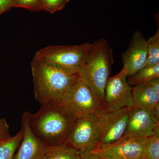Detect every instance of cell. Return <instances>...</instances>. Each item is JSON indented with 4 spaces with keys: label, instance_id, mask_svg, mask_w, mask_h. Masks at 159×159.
Returning a JSON list of instances; mask_svg holds the SVG:
<instances>
[{
    "label": "cell",
    "instance_id": "cell-1",
    "mask_svg": "<svg viewBox=\"0 0 159 159\" xmlns=\"http://www.w3.org/2000/svg\"><path fill=\"white\" fill-rule=\"evenodd\" d=\"M31 66L34 98L41 106L60 102L79 77L34 58Z\"/></svg>",
    "mask_w": 159,
    "mask_h": 159
},
{
    "label": "cell",
    "instance_id": "cell-2",
    "mask_svg": "<svg viewBox=\"0 0 159 159\" xmlns=\"http://www.w3.org/2000/svg\"><path fill=\"white\" fill-rule=\"evenodd\" d=\"M77 118L64 110L58 103L41 106L37 112H30L32 131L47 146L65 144Z\"/></svg>",
    "mask_w": 159,
    "mask_h": 159
},
{
    "label": "cell",
    "instance_id": "cell-3",
    "mask_svg": "<svg viewBox=\"0 0 159 159\" xmlns=\"http://www.w3.org/2000/svg\"><path fill=\"white\" fill-rule=\"evenodd\" d=\"M114 63L113 53L107 39L101 38L91 43L85 64L79 75L103 106L107 83Z\"/></svg>",
    "mask_w": 159,
    "mask_h": 159
},
{
    "label": "cell",
    "instance_id": "cell-4",
    "mask_svg": "<svg viewBox=\"0 0 159 159\" xmlns=\"http://www.w3.org/2000/svg\"><path fill=\"white\" fill-rule=\"evenodd\" d=\"M91 43L77 45L50 46L40 49L33 58L72 75L82 71Z\"/></svg>",
    "mask_w": 159,
    "mask_h": 159
},
{
    "label": "cell",
    "instance_id": "cell-5",
    "mask_svg": "<svg viewBox=\"0 0 159 159\" xmlns=\"http://www.w3.org/2000/svg\"><path fill=\"white\" fill-rule=\"evenodd\" d=\"M57 103L66 112L76 118L97 115L103 108L102 103L88 86L79 77L65 97Z\"/></svg>",
    "mask_w": 159,
    "mask_h": 159
},
{
    "label": "cell",
    "instance_id": "cell-6",
    "mask_svg": "<svg viewBox=\"0 0 159 159\" xmlns=\"http://www.w3.org/2000/svg\"><path fill=\"white\" fill-rule=\"evenodd\" d=\"M99 128L97 116L88 115L76 119L65 144L82 155L94 150L99 144Z\"/></svg>",
    "mask_w": 159,
    "mask_h": 159
},
{
    "label": "cell",
    "instance_id": "cell-7",
    "mask_svg": "<svg viewBox=\"0 0 159 159\" xmlns=\"http://www.w3.org/2000/svg\"><path fill=\"white\" fill-rule=\"evenodd\" d=\"M131 109L126 107L107 111L103 108L96 115L99 128L97 146L110 145L122 138L127 126Z\"/></svg>",
    "mask_w": 159,
    "mask_h": 159
},
{
    "label": "cell",
    "instance_id": "cell-8",
    "mask_svg": "<svg viewBox=\"0 0 159 159\" xmlns=\"http://www.w3.org/2000/svg\"><path fill=\"white\" fill-rule=\"evenodd\" d=\"M127 70L123 67L116 75L109 77L105 90L103 108L107 111L132 108V87L127 81Z\"/></svg>",
    "mask_w": 159,
    "mask_h": 159
},
{
    "label": "cell",
    "instance_id": "cell-9",
    "mask_svg": "<svg viewBox=\"0 0 159 159\" xmlns=\"http://www.w3.org/2000/svg\"><path fill=\"white\" fill-rule=\"evenodd\" d=\"M149 138H122L110 145L97 146L91 152L106 159H144Z\"/></svg>",
    "mask_w": 159,
    "mask_h": 159
},
{
    "label": "cell",
    "instance_id": "cell-10",
    "mask_svg": "<svg viewBox=\"0 0 159 159\" xmlns=\"http://www.w3.org/2000/svg\"><path fill=\"white\" fill-rule=\"evenodd\" d=\"M159 129V121L152 112L133 107L130 109L122 138H148Z\"/></svg>",
    "mask_w": 159,
    "mask_h": 159
},
{
    "label": "cell",
    "instance_id": "cell-11",
    "mask_svg": "<svg viewBox=\"0 0 159 159\" xmlns=\"http://www.w3.org/2000/svg\"><path fill=\"white\" fill-rule=\"evenodd\" d=\"M147 57V40L140 31H134L127 50L122 55L123 67L127 70V77L133 76L145 67Z\"/></svg>",
    "mask_w": 159,
    "mask_h": 159
},
{
    "label": "cell",
    "instance_id": "cell-12",
    "mask_svg": "<svg viewBox=\"0 0 159 159\" xmlns=\"http://www.w3.org/2000/svg\"><path fill=\"white\" fill-rule=\"evenodd\" d=\"M30 112H25L21 119L24 134L14 159H39L47 146L34 133L29 122Z\"/></svg>",
    "mask_w": 159,
    "mask_h": 159
},
{
    "label": "cell",
    "instance_id": "cell-13",
    "mask_svg": "<svg viewBox=\"0 0 159 159\" xmlns=\"http://www.w3.org/2000/svg\"><path fill=\"white\" fill-rule=\"evenodd\" d=\"M134 107L152 112L159 102V94L148 82L138 84L132 87Z\"/></svg>",
    "mask_w": 159,
    "mask_h": 159
},
{
    "label": "cell",
    "instance_id": "cell-14",
    "mask_svg": "<svg viewBox=\"0 0 159 159\" xmlns=\"http://www.w3.org/2000/svg\"><path fill=\"white\" fill-rule=\"evenodd\" d=\"M81 155L66 144L47 146L39 159H80Z\"/></svg>",
    "mask_w": 159,
    "mask_h": 159
},
{
    "label": "cell",
    "instance_id": "cell-15",
    "mask_svg": "<svg viewBox=\"0 0 159 159\" xmlns=\"http://www.w3.org/2000/svg\"><path fill=\"white\" fill-rule=\"evenodd\" d=\"M22 128L14 136L0 141V159H14L15 156L22 139Z\"/></svg>",
    "mask_w": 159,
    "mask_h": 159
},
{
    "label": "cell",
    "instance_id": "cell-16",
    "mask_svg": "<svg viewBox=\"0 0 159 159\" xmlns=\"http://www.w3.org/2000/svg\"><path fill=\"white\" fill-rule=\"evenodd\" d=\"M159 77V64L152 66H145L136 74L127 77L129 85L148 82L154 78Z\"/></svg>",
    "mask_w": 159,
    "mask_h": 159
},
{
    "label": "cell",
    "instance_id": "cell-17",
    "mask_svg": "<svg viewBox=\"0 0 159 159\" xmlns=\"http://www.w3.org/2000/svg\"><path fill=\"white\" fill-rule=\"evenodd\" d=\"M148 57L146 66L159 64V29L155 34L147 40Z\"/></svg>",
    "mask_w": 159,
    "mask_h": 159
},
{
    "label": "cell",
    "instance_id": "cell-18",
    "mask_svg": "<svg viewBox=\"0 0 159 159\" xmlns=\"http://www.w3.org/2000/svg\"><path fill=\"white\" fill-rule=\"evenodd\" d=\"M144 159H159V129L149 138Z\"/></svg>",
    "mask_w": 159,
    "mask_h": 159
},
{
    "label": "cell",
    "instance_id": "cell-19",
    "mask_svg": "<svg viewBox=\"0 0 159 159\" xmlns=\"http://www.w3.org/2000/svg\"><path fill=\"white\" fill-rule=\"evenodd\" d=\"M70 0H41V10L54 13L65 7Z\"/></svg>",
    "mask_w": 159,
    "mask_h": 159
},
{
    "label": "cell",
    "instance_id": "cell-20",
    "mask_svg": "<svg viewBox=\"0 0 159 159\" xmlns=\"http://www.w3.org/2000/svg\"><path fill=\"white\" fill-rule=\"evenodd\" d=\"M32 11H40L41 0H15L14 7Z\"/></svg>",
    "mask_w": 159,
    "mask_h": 159
},
{
    "label": "cell",
    "instance_id": "cell-21",
    "mask_svg": "<svg viewBox=\"0 0 159 159\" xmlns=\"http://www.w3.org/2000/svg\"><path fill=\"white\" fill-rule=\"evenodd\" d=\"M9 133V126L6 119L0 118V141L11 138Z\"/></svg>",
    "mask_w": 159,
    "mask_h": 159
},
{
    "label": "cell",
    "instance_id": "cell-22",
    "mask_svg": "<svg viewBox=\"0 0 159 159\" xmlns=\"http://www.w3.org/2000/svg\"><path fill=\"white\" fill-rule=\"evenodd\" d=\"M15 0H0V16L14 7Z\"/></svg>",
    "mask_w": 159,
    "mask_h": 159
},
{
    "label": "cell",
    "instance_id": "cell-23",
    "mask_svg": "<svg viewBox=\"0 0 159 159\" xmlns=\"http://www.w3.org/2000/svg\"><path fill=\"white\" fill-rule=\"evenodd\" d=\"M80 159H106L97 154L90 152L81 155Z\"/></svg>",
    "mask_w": 159,
    "mask_h": 159
},
{
    "label": "cell",
    "instance_id": "cell-24",
    "mask_svg": "<svg viewBox=\"0 0 159 159\" xmlns=\"http://www.w3.org/2000/svg\"><path fill=\"white\" fill-rule=\"evenodd\" d=\"M148 82L157 93L159 94V77L154 78Z\"/></svg>",
    "mask_w": 159,
    "mask_h": 159
},
{
    "label": "cell",
    "instance_id": "cell-25",
    "mask_svg": "<svg viewBox=\"0 0 159 159\" xmlns=\"http://www.w3.org/2000/svg\"><path fill=\"white\" fill-rule=\"evenodd\" d=\"M152 113L155 118L159 121V102L156 106L152 111Z\"/></svg>",
    "mask_w": 159,
    "mask_h": 159
}]
</instances>
